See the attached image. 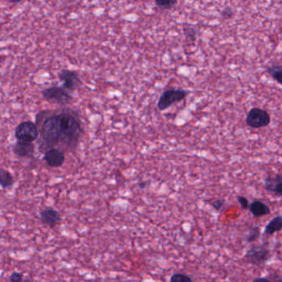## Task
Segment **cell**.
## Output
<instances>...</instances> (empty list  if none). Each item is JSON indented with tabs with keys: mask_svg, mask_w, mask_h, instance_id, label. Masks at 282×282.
I'll return each instance as SVG.
<instances>
[{
	"mask_svg": "<svg viewBox=\"0 0 282 282\" xmlns=\"http://www.w3.org/2000/svg\"><path fill=\"white\" fill-rule=\"evenodd\" d=\"M36 127L42 142L40 152L55 147L74 150L83 133L80 116L72 109L44 110L36 115Z\"/></svg>",
	"mask_w": 282,
	"mask_h": 282,
	"instance_id": "cell-1",
	"label": "cell"
},
{
	"mask_svg": "<svg viewBox=\"0 0 282 282\" xmlns=\"http://www.w3.org/2000/svg\"><path fill=\"white\" fill-rule=\"evenodd\" d=\"M188 92L183 90H168L164 91L158 100L157 109L160 111H164L172 106L174 104L183 101L187 98Z\"/></svg>",
	"mask_w": 282,
	"mask_h": 282,
	"instance_id": "cell-2",
	"label": "cell"
},
{
	"mask_svg": "<svg viewBox=\"0 0 282 282\" xmlns=\"http://www.w3.org/2000/svg\"><path fill=\"white\" fill-rule=\"evenodd\" d=\"M272 256L270 249L263 245L252 247L249 249L245 253L244 258L249 264L253 266H261L266 263Z\"/></svg>",
	"mask_w": 282,
	"mask_h": 282,
	"instance_id": "cell-3",
	"label": "cell"
},
{
	"mask_svg": "<svg viewBox=\"0 0 282 282\" xmlns=\"http://www.w3.org/2000/svg\"><path fill=\"white\" fill-rule=\"evenodd\" d=\"M42 96L47 101L59 104L67 105L72 100V96L67 91L58 86H52L42 92Z\"/></svg>",
	"mask_w": 282,
	"mask_h": 282,
	"instance_id": "cell-4",
	"label": "cell"
},
{
	"mask_svg": "<svg viewBox=\"0 0 282 282\" xmlns=\"http://www.w3.org/2000/svg\"><path fill=\"white\" fill-rule=\"evenodd\" d=\"M38 137V128L36 124L31 121L21 123L16 127L15 137L18 141L32 143Z\"/></svg>",
	"mask_w": 282,
	"mask_h": 282,
	"instance_id": "cell-5",
	"label": "cell"
},
{
	"mask_svg": "<svg viewBox=\"0 0 282 282\" xmlns=\"http://www.w3.org/2000/svg\"><path fill=\"white\" fill-rule=\"evenodd\" d=\"M248 126L252 128H261L268 126L271 123V117L267 111L259 108H253L247 115Z\"/></svg>",
	"mask_w": 282,
	"mask_h": 282,
	"instance_id": "cell-6",
	"label": "cell"
},
{
	"mask_svg": "<svg viewBox=\"0 0 282 282\" xmlns=\"http://www.w3.org/2000/svg\"><path fill=\"white\" fill-rule=\"evenodd\" d=\"M59 79L63 82V89L67 92L75 91L82 84L79 74L73 70H62L59 73Z\"/></svg>",
	"mask_w": 282,
	"mask_h": 282,
	"instance_id": "cell-7",
	"label": "cell"
},
{
	"mask_svg": "<svg viewBox=\"0 0 282 282\" xmlns=\"http://www.w3.org/2000/svg\"><path fill=\"white\" fill-rule=\"evenodd\" d=\"M41 223L47 225L49 228H56L62 221V215L58 210L54 208L47 207L42 210L39 215Z\"/></svg>",
	"mask_w": 282,
	"mask_h": 282,
	"instance_id": "cell-8",
	"label": "cell"
},
{
	"mask_svg": "<svg viewBox=\"0 0 282 282\" xmlns=\"http://www.w3.org/2000/svg\"><path fill=\"white\" fill-rule=\"evenodd\" d=\"M65 153L59 148H51L45 152L44 160L50 167H61L65 162Z\"/></svg>",
	"mask_w": 282,
	"mask_h": 282,
	"instance_id": "cell-9",
	"label": "cell"
},
{
	"mask_svg": "<svg viewBox=\"0 0 282 282\" xmlns=\"http://www.w3.org/2000/svg\"><path fill=\"white\" fill-rule=\"evenodd\" d=\"M265 189L267 192L275 194L276 196L281 197L282 195V177L281 174L276 176H267L265 179Z\"/></svg>",
	"mask_w": 282,
	"mask_h": 282,
	"instance_id": "cell-10",
	"label": "cell"
},
{
	"mask_svg": "<svg viewBox=\"0 0 282 282\" xmlns=\"http://www.w3.org/2000/svg\"><path fill=\"white\" fill-rule=\"evenodd\" d=\"M13 153L19 157H32L35 152V146L31 143L18 141L13 146Z\"/></svg>",
	"mask_w": 282,
	"mask_h": 282,
	"instance_id": "cell-11",
	"label": "cell"
},
{
	"mask_svg": "<svg viewBox=\"0 0 282 282\" xmlns=\"http://www.w3.org/2000/svg\"><path fill=\"white\" fill-rule=\"evenodd\" d=\"M249 210L253 215L254 217L261 218L271 214L269 206L261 200L256 199L249 205Z\"/></svg>",
	"mask_w": 282,
	"mask_h": 282,
	"instance_id": "cell-12",
	"label": "cell"
},
{
	"mask_svg": "<svg viewBox=\"0 0 282 282\" xmlns=\"http://www.w3.org/2000/svg\"><path fill=\"white\" fill-rule=\"evenodd\" d=\"M282 216H276L273 218L269 223L265 227L264 233L267 235H272L282 230Z\"/></svg>",
	"mask_w": 282,
	"mask_h": 282,
	"instance_id": "cell-13",
	"label": "cell"
},
{
	"mask_svg": "<svg viewBox=\"0 0 282 282\" xmlns=\"http://www.w3.org/2000/svg\"><path fill=\"white\" fill-rule=\"evenodd\" d=\"M14 185L13 175L4 169H0V187L3 189H9Z\"/></svg>",
	"mask_w": 282,
	"mask_h": 282,
	"instance_id": "cell-14",
	"label": "cell"
},
{
	"mask_svg": "<svg viewBox=\"0 0 282 282\" xmlns=\"http://www.w3.org/2000/svg\"><path fill=\"white\" fill-rule=\"evenodd\" d=\"M267 73L278 83H282V70L281 65H273L267 67Z\"/></svg>",
	"mask_w": 282,
	"mask_h": 282,
	"instance_id": "cell-15",
	"label": "cell"
},
{
	"mask_svg": "<svg viewBox=\"0 0 282 282\" xmlns=\"http://www.w3.org/2000/svg\"><path fill=\"white\" fill-rule=\"evenodd\" d=\"M261 236V228L258 226H254L249 230L248 235L245 238V241L248 243H253L256 242Z\"/></svg>",
	"mask_w": 282,
	"mask_h": 282,
	"instance_id": "cell-16",
	"label": "cell"
},
{
	"mask_svg": "<svg viewBox=\"0 0 282 282\" xmlns=\"http://www.w3.org/2000/svg\"><path fill=\"white\" fill-rule=\"evenodd\" d=\"M10 282H31L29 277H25L24 273L18 272H13L9 277Z\"/></svg>",
	"mask_w": 282,
	"mask_h": 282,
	"instance_id": "cell-17",
	"label": "cell"
},
{
	"mask_svg": "<svg viewBox=\"0 0 282 282\" xmlns=\"http://www.w3.org/2000/svg\"><path fill=\"white\" fill-rule=\"evenodd\" d=\"M177 3L176 0H157L156 4L162 9H170Z\"/></svg>",
	"mask_w": 282,
	"mask_h": 282,
	"instance_id": "cell-18",
	"label": "cell"
},
{
	"mask_svg": "<svg viewBox=\"0 0 282 282\" xmlns=\"http://www.w3.org/2000/svg\"><path fill=\"white\" fill-rule=\"evenodd\" d=\"M170 282H193L189 276L183 273H175L170 279Z\"/></svg>",
	"mask_w": 282,
	"mask_h": 282,
	"instance_id": "cell-19",
	"label": "cell"
},
{
	"mask_svg": "<svg viewBox=\"0 0 282 282\" xmlns=\"http://www.w3.org/2000/svg\"><path fill=\"white\" fill-rule=\"evenodd\" d=\"M210 205H211V206H212L215 210L219 211V210L224 206V201H223V199H215L214 201L210 203Z\"/></svg>",
	"mask_w": 282,
	"mask_h": 282,
	"instance_id": "cell-20",
	"label": "cell"
},
{
	"mask_svg": "<svg viewBox=\"0 0 282 282\" xmlns=\"http://www.w3.org/2000/svg\"><path fill=\"white\" fill-rule=\"evenodd\" d=\"M238 203L240 205L241 207L243 210H248L249 206V199H247L246 197L240 195L238 196Z\"/></svg>",
	"mask_w": 282,
	"mask_h": 282,
	"instance_id": "cell-21",
	"label": "cell"
},
{
	"mask_svg": "<svg viewBox=\"0 0 282 282\" xmlns=\"http://www.w3.org/2000/svg\"><path fill=\"white\" fill-rule=\"evenodd\" d=\"M252 282H272L269 278L267 277H257L255 278Z\"/></svg>",
	"mask_w": 282,
	"mask_h": 282,
	"instance_id": "cell-22",
	"label": "cell"
},
{
	"mask_svg": "<svg viewBox=\"0 0 282 282\" xmlns=\"http://www.w3.org/2000/svg\"><path fill=\"white\" fill-rule=\"evenodd\" d=\"M223 15H227V17H231V16L233 15V11L231 10L230 8H226L225 10L223 11V13H222Z\"/></svg>",
	"mask_w": 282,
	"mask_h": 282,
	"instance_id": "cell-23",
	"label": "cell"
},
{
	"mask_svg": "<svg viewBox=\"0 0 282 282\" xmlns=\"http://www.w3.org/2000/svg\"><path fill=\"white\" fill-rule=\"evenodd\" d=\"M138 186H139L141 189H144V188H146V187H147V183H146V182H140Z\"/></svg>",
	"mask_w": 282,
	"mask_h": 282,
	"instance_id": "cell-24",
	"label": "cell"
}]
</instances>
